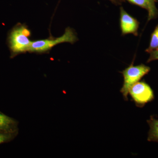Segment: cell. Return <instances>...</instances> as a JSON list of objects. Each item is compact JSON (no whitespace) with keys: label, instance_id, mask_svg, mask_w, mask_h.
Returning <instances> with one entry per match:
<instances>
[{"label":"cell","instance_id":"6da1fadb","mask_svg":"<svg viewBox=\"0 0 158 158\" xmlns=\"http://www.w3.org/2000/svg\"><path fill=\"white\" fill-rule=\"evenodd\" d=\"M31 36V31L25 25L18 24L11 29L8 37L11 58L29 52L32 42Z\"/></svg>","mask_w":158,"mask_h":158},{"label":"cell","instance_id":"7a4b0ae2","mask_svg":"<svg viewBox=\"0 0 158 158\" xmlns=\"http://www.w3.org/2000/svg\"><path fill=\"white\" fill-rule=\"evenodd\" d=\"M78 40L76 33L73 29L67 27L64 34L57 38H49L48 39L38 40L32 41L29 52L42 54L48 52L55 46L63 43H74Z\"/></svg>","mask_w":158,"mask_h":158},{"label":"cell","instance_id":"3957f363","mask_svg":"<svg viewBox=\"0 0 158 158\" xmlns=\"http://www.w3.org/2000/svg\"><path fill=\"white\" fill-rule=\"evenodd\" d=\"M150 71V68L149 66L143 64L135 66L133 62L127 68L121 72L124 81L120 92L125 100H128V95L131 87L139 82L143 77L149 72Z\"/></svg>","mask_w":158,"mask_h":158},{"label":"cell","instance_id":"277c9868","mask_svg":"<svg viewBox=\"0 0 158 158\" xmlns=\"http://www.w3.org/2000/svg\"><path fill=\"white\" fill-rule=\"evenodd\" d=\"M129 93L136 106L139 107L144 106L154 98L152 89L144 81H139L133 85L130 88Z\"/></svg>","mask_w":158,"mask_h":158},{"label":"cell","instance_id":"5b68a950","mask_svg":"<svg viewBox=\"0 0 158 158\" xmlns=\"http://www.w3.org/2000/svg\"><path fill=\"white\" fill-rule=\"evenodd\" d=\"M120 25L123 35L132 34L138 36L139 22L129 14L122 7L120 9Z\"/></svg>","mask_w":158,"mask_h":158},{"label":"cell","instance_id":"8992f818","mask_svg":"<svg viewBox=\"0 0 158 158\" xmlns=\"http://www.w3.org/2000/svg\"><path fill=\"white\" fill-rule=\"evenodd\" d=\"M18 123L0 112V133L17 135Z\"/></svg>","mask_w":158,"mask_h":158},{"label":"cell","instance_id":"52a82bcc","mask_svg":"<svg viewBox=\"0 0 158 158\" xmlns=\"http://www.w3.org/2000/svg\"><path fill=\"white\" fill-rule=\"evenodd\" d=\"M147 122L150 127L148 140L158 142V119L152 116Z\"/></svg>","mask_w":158,"mask_h":158},{"label":"cell","instance_id":"ba28073f","mask_svg":"<svg viewBox=\"0 0 158 158\" xmlns=\"http://www.w3.org/2000/svg\"><path fill=\"white\" fill-rule=\"evenodd\" d=\"M158 49V24L156 27L154 31L152 32L151 37L149 45L145 52L149 53L153 51Z\"/></svg>","mask_w":158,"mask_h":158},{"label":"cell","instance_id":"9c48e42d","mask_svg":"<svg viewBox=\"0 0 158 158\" xmlns=\"http://www.w3.org/2000/svg\"><path fill=\"white\" fill-rule=\"evenodd\" d=\"M150 6V11L148 13V21L155 19L158 15V11L155 5V0H148Z\"/></svg>","mask_w":158,"mask_h":158},{"label":"cell","instance_id":"30bf717a","mask_svg":"<svg viewBox=\"0 0 158 158\" xmlns=\"http://www.w3.org/2000/svg\"><path fill=\"white\" fill-rule=\"evenodd\" d=\"M129 2L146 9L148 12L150 11V6L148 0H127Z\"/></svg>","mask_w":158,"mask_h":158},{"label":"cell","instance_id":"8fae6325","mask_svg":"<svg viewBox=\"0 0 158 158\" xmlns=\"http://www.w3.org/2000/svg\"><path fill=\"white\" fill-rule=\"evenodd\" d=\"M17 135L14 134H5L0 133V144L8 142L14 138L15 136Z\"/></svg>","mask_w":158,"mask_h":158},{"label":"cell","instance_id":"7c38bea8","mask_svg":"<svg viewBox=\"0 0 158 158\" xmlns=\"http://www.w3.org/2000/svg\"><path fill=\"white\" fill-rule=\"evenodd\" d=\"M150 56L147 62H152L155 60H158V49L156 50L153 51L149 53Z\"/></svg>","mask_w":158,"mask_h":158},{"label":"cell","instance_id":"4fadbf2b","mask_svg":"<svg viewBox=\"0 0 158 158\" xmlns=\"http://www.w3.org/2000/svg\"><path fill=\"white\" fill-rule=\"evenodd\" d=\"M109 1H111V2L115 4H116L117 3V1L116 0H109Z\"/></svg>","mask_w":158,"mask_h":158},{"label":"cell","instance_id":"5bb4252c","mask_svg":"<svg viewBox=\"0 0 158 158\" xmlns=\"http://www.w3.org/2000/svg\"><path fill=\"white\" fill-rule=\"evenodd\" d=\"M155 1H157V2H158V0H155Z\"/></svg>","mask_w":158,"mask_h":158}]
</instances>
